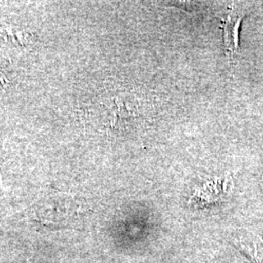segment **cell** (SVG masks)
<instances>
[{"label":"cell","instance_id":"1","mask_svg":"<svg viewBox=\"0 0 263 263\" xmlns=\"http://www.w3.org/2000/svg\"><path fill=\"white\" fill-rule=\"evenodd\" d=\"M80 207L78 203L71 196L59 193L53 194L47 198L36 210V215L39 221L43 223L60 224L67 218L78 215Z\"/></svg>","mask_w":263,"mask_h":263},{"label":"cell","instance_id":"3","mask_svg":"<svg viewBox=\"0 0 263 263\" xmlns=\"http://www.w3.org/2000/svg\"><path fill=\"white\" fill-rule=\"evenodd\" d=\"M231 242L254 262L263 263V239L253 233H240Z\"/></svg>","mask_w":263,"mask_h":263},{"label":"cell","instance_id":"2","mask_svg":"<svg viewBox=\"0 0 263 263\" xmlns=\"http://www.w3.org/2000/svg\"><path fill=\"white\" fill-rule=\"evenodd\" d=\"M246 14L238 7L233 6L232 9L229 11L226 20L222 24L223 29V39L226 53L229 57H234L239 52V35L241 24L243 22Z\"/></svg>","mask_w":263,"mask_h":263}]
</instances>
